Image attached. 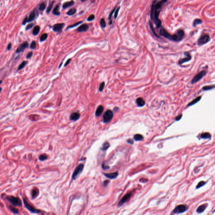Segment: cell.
Here are the masks:
<instances>
[{
  "instance_id": "obj_1",
  "label": "cell",
  "mask_w": 215,
  "mask_h": 215,
  "mask_svg": "<svg viewBox=\"0 0 215 215\" xmlns=\"http://www.w3.org/2000/svg\"><path fill=\"white\" fill-rule=\"evenodd\" d=\"M167 2V1H154L153 2L151 12V19L153 20L158 28L162 27L161 21L159 17L163 5Z\"/></svg>"
},
{
  "instance_id": "obj_2",
  "label": "cell",
  "mask_w": 215,
  "mask_h": 215,
  "mask_svg": "<svg viewBox=\"0 0 215 215\" xmlns=\"http://www.w3.org/2000/svg\"><path fill=\"white\" fill-rule=\"evenodd\" d=\"M7 199L14 206H21L22 205V202L19 197L9 196L7 197Z\"/></svg>"
},
{
  "instance_id": "obj_3",
  "label": "cell",
  "mask_w": 215,
  "mask_h": 215,
  "mask_svg": "<svg viewBox=\"0 0 215 215\" xmlns=\"http://www.w3.org/2000/svg\"><path fill=\"white\" fill-rule=\"evenodd\" d=\"M184 32L182 30H178L177 33L173 35V41L176 42L180 41L182 40L184 36Z\"/></svg>"
},
{
  "instance_id": "obj_4",
  "label": "cell",
  "mask_w": 215,
  "mask_h": 215,
  "mask_svg": "<svg viewBox=\"0 0 215 215\" xmlns=\"http://www.w3.org/2000/svg\"><path fill=\"white\" fill-rule=\"evenodd\" d=\"M39 13L36 8H35L30 12L29 17L27 18V23H30L32 21H35L38 17Z\"/></svg>"
},
{
  "instance_id": "obj_5",
  "label": "cell",
  "mask_w": 215,
  "mask_h": 215,
  "mask_svg": "<svg viewBox=\"0 0 215 215\" xmlns=\"http://www.w3.org/2000/svg\"><path fill=\"white\" fill-rule=\"evenodd\" d=\"M84 169V165L83 164H80L78 165L75 169L74 171L73 174H72V179L75 180L77 178V177L81 173Z\"/></svg>"
},
{
  "instance_id": "obj_6",
  "label": "cell",
  "mask_w": 215,
  "mask_h": 215,
  "mask_svg": "<svg viewBox=\"0 0 215 215\" xmlns=\"http://www.w3.org/2000/svg\"><path fill=\"white\" fill-rule=\"evenodd\" d=\"M206 74V71L203 70V71H201L199 73L197 74L195 76H194V77H193V79L192 80L191 83H192V84H194V83H195L199 81Z\"/></svg>"
},
{
  "instance_id": "obj_7",
  "label": "cell",
  "mask_w": 215,
  "mask_h": 215,
  "mask_svg": "<svg viewBox=\"0 0 215 215\" xmlns=\"http://www.w3.org/2000/svg\"><path fill=\"white\" fill-rule=\"evenodd\" d=\"M23 201L25 206L31 212L34 213H39L41 212L40 210L36 209L35 208V207H34L33 206L29 203L28 201L25 199H23Z\"/></svg>"
},
{
  "instance_id": "obj_8",
  "label": "cell",
  "mask_w": 215,
  "mask_h": 215,
  "mask_svg": "<svg viewBox=\"0 0 215 215\" xmlns=\"http://www.w3.org/2000/svg\"><path fill=\"white\" fill-rule=\"evenodd\" d=\"M113 117V113L110 110H107L103 116V121L105 123H108L111 121Z\"/></svg>"
},
{
  "instance_id": "obj_9",
  "label": "cell",
  "mask_w": 215,
  "mask_h": 215,
  "mask_svg": "<svg viewBox=\"0 0 215 215\" xmlns=\"http://www.w3.org/2000/svg\"><path fill=\"white\" fill-rule=\"evenodd\" d=\"M209 40H210V36L209 35L206 34V35H202L199 38L197 41V43L199 45H203L204 44L208 43Z\"/></svg>"
},
{
  "instance_id": "obj_10",
  "label": "cell",
  "mask_w": 215,
  "mask_h": 215,
  "mask_svg": "<svg viewBox=\"0 0 215 215\" xmlns=\"http://www.w3.org/2000/svg\"><path fill=\"white\" fill-rule=\"evenodd\" d=\"M187 210V207L185 205H180L176 207L172 212V215L175 214H179L185 212Z\"/></svg>"
},
{
  "instance_id": "obj_11",
  "label": "cell",
  "mask_w": 215,
  "mask_h": 215,
  "mask_svg": "<svg viewBox=\"0 0 215 215\" xmlns=\"http://www.w3.org/2000/svg\"><path fill=\"white\" fill-rule=\"evenodd\" d=\"M160 34L161 36H163L164 37L168 39L169 40H172L173 37V35H171L163 27H161L160 30Z\"/></svg>"
},
{
  "instance_id": "obj_12",
  "label": "cell",
  "mask_w": 215,
  "mask_h": 215,
  "mask_svg": "<svg viewBox=\"0 0 215 215\" xmlns=\"http://www.w3.org/2000/svg\"><path fill=\"white\" fill-rule=\"evenodd\" d=\"M184 55L185 56V57L184 58H181L179 61L178 63L179 65L182 64L183 63L189 61L192 59L191 56L188 52H184Z\"/></svg>"
},
{
  "instance_id": "obj_13",
  "label": "cell",
  "mask_w": 215,
  "mask_h": 215,
  "mask_svg": "<svg viewBox=\"0 0 215 215\" xmlns=\"http://www.w3.org/2000/svg\"><path fill=\"white\" fill-rule=\"evenodd\" d=\"M29 46V44L28 42L25 41L18 47L17 49L16 50V53H22L25 51V50Z\"/></svg>"
},
{
  "instance_id": "obj_14",
  "label": "cell",
  "mask_w": 215,
  "mask_h": 215,
  "mask_svg": "<svg viewBox=\"0 0 215 215\" xmlns=\"http://www.w3.org/2000/svg\"><path fill=\"white\" fill-rule=\"evenodd\" d=\"M131 196V193H128L127 194L125 195L121 199V200H120V202H119V204H118V206H119V207L122 206L125 202H126V201H128L130 199Z\"/></svg>"
},
{
  "instance_id": "obj_15",
  "label": "cell",
  "mask_w": 215,
  "mask_h": 215,
  "mask_svg": "<svg viewBox=\"0 0 215 215\" xmlns=\"http://www.w3.org/2000/svg\"><path fill=\"white\" fill-rule=\"evenodd\" d=\"M64 26L65 24L63 23L56 24L53 26V31L55 32H60Z\"/></svg>"
},
{
  "instance_id": "obj_16",
  "label": "cell",
  "mask_w": 215,
  "mask_h": 215,
  "mask_svg": "<svg viewBox=\"0 0 215 215\" xmlns=\"http://www.w3.org/2000/svg\"><path fill=\"white\" fill-rule=\"evenodd\" d=\"M88 29H89L88 25L85 24L80 26L77 29V31L79 32H84L87 31L88 30Z\"/></svg>"
},
{
  "instance_id": "obj_17",
  "label": "cell",
  "mask_w": 215,
  "mask_h": 215,
  "mask_svg": "<svg viewBox=\"0 0 215 215\" xmlns=\"http://www.w3.org/2000/svg\"><path fill=\"white\" fill-rule=\"evenodd\" d=\"M104 175L105 177H106L107 178H109L110 179H115L118 177V173L116 172L112 173L105 174Z\"/></svg>"
},
{
  "instance_id": "obj_18",
  "label": "cell",
  "mask_w": 215,
  "mask_h": 215,
  "mask_svg": "<svg viewBox=\"0 0 215 215\" xmlns=\"http://www.w3.org/2000/svg\"><path fill=\"white\" fill-rule=\"evenodd\" d=\"M80 115L79 113L75 112L72 113L70 116V119L72 121H77L80 118Z\"/></svg>"
},
{
  "instance_id": "obj_19",
  "label": "cell",
  "mask_w": 215,
  "mask_h": 215,
  "mask_svg": "<svg viewBox=\"0 0 215 215\" xmlns=\"http://www.w3.org/2000/svg\"><path fill=\"white\" fill-rule=\"evenodd\" d=\"M103 107L102 106H98V108L97 109L96 111L95 112V115L97 116H99L102 114V113L103 111Z\"/></svg>"
},
{
  "instance_id": "obj_20",
  "label": "cell",
  "mask_w": 215,
  "mask_h": 215,
  "mask_svg": "<svg viewBox=\"0 0 215 215\" xmlns=\"http://www.w3.org/2000/svg\"><path fill=\"white\" fill-rule=\"evenodd\" d=\"M75 4V2L74 1H70V2H66L65 3H63L62 6V7L63 9L68 8L69 7H72Z\"/></svg>"
},
{
  "instance_id": "obj_21",
  "label": "cell",
  "mask_w": 215,
  "mask_h": 215,
  "mask_svg": "<svg viewBox=\"0 0 215 215\" xmlns=\"http://www.w3.org/2000/svg\"><path fill=\"white\" fill-rule=\"evenodd\" d=\"M39 194V191L37 188H35L33 189L31 192V195L33 198H36L38 195Z\"/></svg>"
},
{
  "instance_id": "obj_22",
  "label": "cell",
  "mask_w": 215,
  "mask_h": 215,
  "mask_svg": "<svg viewBox=\"0 0 215 215\" xmlns=\"http://www.w3.org/2000/svg\"><path fill=\"white\" fill-rule=\"evenodd\" d=\"M59 4H58L56 6V7H55L53 10V11L52 13L53 14H54L55 15L59 16L60 15V12H59Z\"/></svg>"
},
{
  "instance_id": "obj_23",
  "label": "cell",
  "mask_w": 215,
  "mask_h": 215,
  "mask_svg": "<svg viewBox=\"0 0 215 215\" xmlns=\"http://www.w3.org/2000/svg\"><path fill=\"white\" fill-rule=\"evenodd\" d=\"M136 104L139 106L142 107L145 105V102L143 98H139L136 100Z\"/></svg>"
},
{
  "instance_id": "obj_24",
  "label": "cell",
  "mask_w": 215,
  "mask_h": 215,
  "mask_svg": "<svg viewBox=\"0 0 215 215\" xmlns=\"http://www.w3.org/2000/svg\"><path fill=\"white\" fill-rule=\"evenodd\" d=\"M207 206V204H205L203 205H201L197 208V212H198V213L203 212L205 210V209H206Z\"/></svg>"
},
{
  "instance_id": "obj_25",
  "label": "cell",
  "mask_w": 215,
  "mask_h": 215,
  "mask_svg": "<svg viewBox=\"0 0 215 215\" xmlns=\"http://www.w3.org/2000/svg\"><path fill=\"white\" fill-rule=\"evenodd\" d=\"M201 96L197 97V98H195L193 100V101H191V102L188 104L187 106H192V105H193L196 104L197 103L199 102V101H200V100L201 99Z\"/></svg>"
},
{
  "instance_id": "obj_26",
  "label": "cell",
  "mask_w": 215,
  "mask_h": 215,
  "mask_svg": "<svg viewBox=\"0 0 215 215\" xmlns=\"http://www.w3.org/2000/svg\"><path fill=\"white\" fill-rule=\"evenodd\" d=\"M40 26H35L34 28L33 31H32V34L34 35H35V36L37 35L38 34L39 32H40Z\"/></svg>"
},
{
  "instance_id": "obj_27",
  "label": "cell",
  "mask_w": 215,
  "mask_h": 215,
  "mask_svg": "<svg viewBox=\"0 0 215 215\" xmlns=\"http://www.w3.org/2000/svg\"><path fill=\"white\" fill-rule=\"evenodd\" d=\"M211 134L209 132L203 133L200 135V137L202 139H210L211 137Z\"/></svg>"
},
{
  "instance_id": "obj_28",
  "label": "cell",
  "mask_w": 215,
  "mask_h": 215,
  "mask_svg": "<svg viewBox=\"0 0 215 215\" xmlns=\"http://www.w3.org/2000/svg\"><path fill=\"white\" fill-rule=\"evenodd\" d=\"M214 88H215V85H207V86H204L202 88V90H204V91H207V90H212Z\"/></svg>"
},
{
  "instance_id": "obj_29",
  "label": "cell",
  "mask_w": 215,
  "mask_h": 215,
  "mask_svg": "<svg viewBox=\"0 0 215 215\" xmlns=\"http://www.w3.org/2000/svg\"><path fill=\"white\" fill-rule=\"evenodd\" d=\"M202 21L201 19H195L193 22V26L194 27H196L197 25L201 24L202 23Z\"/></svg>"
},
{
  "instance_id": "obj_30",
  "label": "cell",
  "mask_w": 215,
  "mask_h": 215,
  "mask_svg": "<svg viewBox=\"0 0 215 215\" xmlns=\"http://www.w3.org/2000/svg\"><path fill=\"white\" fill-rule=\"evenodd\" d=\"M83 22V21H80L79 22H77V23L74 24L73 25H70V26H68V27L66 28V30H68V29H69L72 28H74V27H76L77 26H78L79 25H80V24H81Z\"/></svg>"
},
{
  "instance_id": "obj_31",
  "label": "cell",
  "mask_w": 215,
  "mask_h": 215,
  "mask_svg": "<svg viewBox=\"0 0 215 215\" xmlns=\"http://www.w3.org/2000/svg\"><path fill=\"white\" fill-rule=\"evenodd\" d=\"M76 11L77 10H76L75 8H72V9H70L68 12H67L66 14L68 16L73 15L74 14H75L76 13Z\"/></svg>"
},
{
  "instance_id": "obj_32",
  "label": "cell",
  "mask_w": 215,
  "mask_h": 215,
  "mask_svg": "<svg viewBox=\"0 0 215 215\" xmlns=\"http://www.w3.org/2000/svg\"><path fill=\"white\" fill-rule=\"evenodd\" d=\"M134 139L136 141H141L143 139V137L142 135L139 134H136L134 136Z\"/></svg>"
},
{
  "instance_id": "obj_33",
  "label": "cell",
  "mask_w": 215,
  "mask_h": 215,
  "mask_svg": "<svg viewBox=\"0 0 215 215\" xmlns=\"http://www.w3.org/2000/svg\"><path fill=\"white\" fill-rule=\"evenodd\" d=\"M46 8V5L45 3H42L39 5V10L40 11H43Z\"/></svg>"
},
{
  "instance_id": "obj_34",
  "label": "cell",
  "mask_w": 215,
  "mask_h": 215,
  "mask_svg": "<svg viewBox=\"0 0 215 215\" xmlns=\"http://www.w3.org/2000/svg\"><path fill=\"white\" fill-rule=\"evenodd\" d=\"M54 2H54V1H52V2H51V3L49 4V5L48 6V8H47V9L46 13L47 14H49L50 13V11L53 8V5Z\"/></svg>"
},
{
  "instance_id": "obj_35",
  "label": "cell",
  "mask_w": 215,
  "mask_h": 215,
  "mask_svg": "<svg viewBox=\"0 0 215 215\" xmlns=\"http://www.w3.org/2000/svg\"><path fill=\"white\" fill-rule=\"evenodd\" d=\"M48 34L44 33L43 34V35H42L40 37V41L42 42L46 40L47 37H48Z\"/></svg>"
},
{
  "instance_id": "obj_36",
  "label": "cell",
  "mask_w": 215,
  "mask_h": 215,
  "mask_svg": "<svg viewBox=\"0 0 215 215\" xmlns=\"http://www.w3.org/2000/svg\"><path fill=\"white\" fill-rule=\"evenodd\" d=\"M26 64H27V62L26 61H23L19 65V66L18 70H20L22 69L25 66Z\"/></svg>"
},
{
  "instance_id": "obj_37",
  "label": "cell",
  "mask_w": 215,
  "mask_h": 215,
  "mask_svg": "<svg viewBox=\"0 0 215 215\" xmlns=\"http://www.w3.org/2000/svg\"><path fill=\"white\" fill-rule=\"evenodd\" d=\"M115 10H116V8H114L113 9H112L111 12H110V14H109V17H108V19H109V21L110 25H111L112 24V21L111 20V17H112V15H113V13L115 12Z\"/></svg>"
},
{
  "instance_id": "obj_38",
  "label": "cell",
  "mask_w": 215,
  "mask_h": 215,
  "mask_svg": "<svg viewBox=\"0 0 215 215\" xmlns=\"http://www.w3.org/2000/svg\"><path fill=\"white\" fill-rule=\"evenodd\" d=\"M109 144L108 142H106L103 145V146L101 149L103 151H106L107 149H108V148L109 147Z\"/></svg>"
},
{
  "instance_id": "obj_39",
  "label": "cell",
  "mask_w": 215,
  "mask_h": 215,
  "mask_svg": "<svg viewBox=\"0 0 215 215\" xmlns=\"http://www.w3.org/2000/svg\"><path fill=\"white\" fill-rule=\"evenodd\" d=\"M100 25H101V27L103 28H105L106 26V22H105V20L103 18H102L101 19V21H100Z\"/></svg>"
},
{
  "instance_id": "obj_40",
  "label": "cell",
  "mask_w": 215,
  "mask_h": 215,
  "mask_svg": "<svg viewBox=\"0 0 215 215\" xmlns=\"http://www.w3.org/2000/svg\"><path fill=\"white\" fill-rule=\"evenodd\" d=\"M47 159H48L47 156L46 155H45L44 154L40 155V156H39V160H40V161H43L46 160Z\"/></svg>"
},
{
  "instance_id": "obj_41",
  "label": "cell",
  "mask_w": 215,
  "mask_h": 215,
  "mask_svg": "<svg viewBox=\"0 0 215 215\" xmlns=\"http://www.w3.org/2000/svg\"><path fill=\"white\" fill-rule=\"evenodd\" d=\"M36 45H37V44H36V41H33L31 43L30 48L32 50H33V49H35L36 48Z\"/></svg>"
},
{
  "instance_id": "obj_42",
  "label": "cell",
  "mask_w": 215,
  "mask_h": 215,
  "mask_svg": "<svg viewBox=\"0 0 215 215\" xmlns=\"http://www.w3.org/2000/svg\"><path fill=\"white\" fill-rule=\"evenodd\" d=\"M10 209L12 212H13L15 214H19V211L17 209L14 208V207L10 206Z\"/></svg>"
},
{
  "instance_id": "obj_43",
  "label": "cell",
  "mask_w": 215,
  "mask_h": 215,
  "mask_svg": "<svg viewBox=\"0 0 215 215\" xmlns=\"http://www.w3.org/2000/svg\"><path fill=\"white\" fill-rule=\"evenodd\" d=\"M205 182H204V181H201V182H200L198 184L197 186V187H196V188L198 189V188H200V187H202L205 184Z\"/></svg>"
},
{
  "instance_id": "obj_44",
  "label": "cell",
  "mask_w": 215,
  "mask_h": 215,
  "mask_svg": "<svg viewBox=\"0 0 215 215\" xmlns=\"http://www.w3.org/2000/svg\"><path fill=\"white\" fill-rule=\"evenodd\" d=\"M105 83L104 82H103V83H101L100 84L99 88V90L100 91L102 92L103 90V89H104V88L105 87Z\"/></svg>"
},
{
  "instance_id": "obj_45",
  "label": "cell",
  "mask_w": 215,
  "mask_h": 215,
  "mask_svg": "<svg viewBox=\"0 0 215 215\" xmlns=\"http://www.w3.org/2000/svg\"><path fill=\"white\" fill-rule=\"evenodd\" d=\"M95 19V16L93 14H92L87 19V20L88 21H91Z\"/></svg>"
},
{
  "instance_id": "obj_46",
  "label": "cell",
  "mask_w": 215,
  "mask_h": 215,
  "mask_svg": "<svg viewBox=\"0 0 215 215\" xmlns=\"http://www.w3.org/2000/svg\"><path fill=\"white\" fill-rule=\"evenodd\" d=\"M34 26V24L33 23L30 24L29 25H27V26L26 27L25 30H28L31 29Z\"/></svg>"
},
{
  "instance_id": "obj_47",
  "label": "cell",
  "mask_w": 215,
  "mask_h": 215,
  "mask_svg": "<svg viewBox=\"0 0 215 215\" xmlns=\"http://www.w3.org/2000/svg\"><path fill=\"white\" fill-rule=\"evenodd\" d=\"M32 55H33V52L32 51L30 52H29V53L27 54V55L26 56V58H27V59H29V58H30L32 56Z\"/></svg>"
},
{
  "instance_id": "obj_48",
  "label": "cell",
  "mask_w": 215,
  "mask_h": 215,
  "mask_svg": "<svg viewBox=\"0 0 215 215\" xmlns=\"http://www.w3.org/2000/svg\"><path fill=\"white\" fill-rule=\"evenodd\" d=\"M120 7H119V8H118L116 10V12H115V14L114 15V18L115 19H116V18H117V16H118V13H119V9H120Z\"/></svg>"
},
{
  "instance_id": "obj_49",
  "label": "cell",
  "mask_w": 215,
  "mask_h": 215,
  "mask_svg": "<svg viewBox=\"0 0 215 215\" xmlns=\"http://www.w3.org/2000/svg\"><path fill=\"white\" fill-rule=\"evenodd\" d=\"M150 22V27H151V30H152V31L153 32V33L154 34V35H156V36H157V37H159L158 36H157V35L156 34V33L155 32L154 30V29H153V25H152V23H151V22Z\"/></svg>"
},
{
  "instance_id": "obj_50",
  "label": "cell",
  "mask_w": 215,
  "mask_h": 215,
  "mask_svg": "<svg viewBox=\"0 0 215 215\" xmlns=\"http://www.w3.org/2000/svg\"><path fill=\"white\" fill-rule=\"evenodd\" d=\"M27 18H28V17H26L25 18V19H24L23 21V22H22V25H25L27 23Z\"/></svg>"
},
{
  "instance_id": "obj_51",
  "label": "cell",
  "mask_w": 215,
  "mask_h": 215,
  "mask_svg": "<svg viewBox=\"0 0 215 215\" xmlns=\"http://www.w3.org/2000/svg\"><path fill=\"white\" fill-rule=\"evenodd\" d=\"M182 114L179 115V116H177V117H176V118H175V120H176V121H179V120H180V119L182 118Z\"/></svg>"
},
{
  "instance_id": "obj_52",
  "label": "cell",
  "mask_w": 215,
  "mask_h": 215,
  "mask_svg": "<svg viewBox=\"0 0 215 215\" xmlns=\"http://www.w3.org/2000/svg\"><path fill=\"white\" fill-rule=\"evenodd\" d=\"M71 59L70 58V59H68L66 61V63H65L64 67H66L67 65H68V64L70 63V62H71Z\"/></svg>"
},
{
  "instance_id": "obj_53",
  "label": "cell",
  "mask_w": 215,
  "mask_h": 215,
  "mask_svg": "<svg viewBox=\"0 0 215 215\" xmlns=\"http://www.w3.org/2000/svg\"><path fill=\"white\" fill-rule=\"evenodd\" d=\"M12 45L11 43H9V44H8L7 46V50H11V49H12Z\"/></svg>"
},
{
  "instance_id": "obj_54",
  "label": "cell",
  "mask_w": 215,
  "mask_h": 215,
  "mask_svg": "<svg viewBox=\"0 0 215 215\" xmlns=\"http://www.w3.org/2000/svg\"><path fill=\"white\" fill-rule=\"evenodd\" d=\"M127 142L128 143H129V144H133L134 142H133V140L132 139H129L127 140Z\"/></svg>"
},
{
  "instance_id": "obj_55",
  "label": "cell",
  "mask_w": 215,
  "mask_h": 215,
  "mask_svg": "<svg viewBox=\"0 0 215 215\" xmlns=\"http://www.w3.org/2000/svg\"><path fill=\"white\" fill-rule=\"evenodd\" d=\"M108 183H109V181H105L104 182H103V184H104V185L106 186H107Z\"/></svg>"
},
{
  "instance_id": "obj_56",
  "label": "cell",
  "mask_w": 215,
  "mask_h": 215,
  "mask_svg": "<svg viewBox=\"0 0 215 215\" xmlns=\"http://www.w3.org/2000/svg\"><path fill=\"white\" fill-rule=\"evenodd\" d=\"M62 64H63V62H62V63H61V64H60L59 66V68H61V66H62Z\"/></svg>"
},
{
  "instance_id": "obj_57",
  "label": "cell",
  "mask_w": 215,
  "mask_h": 215,
  "mask_svg": "<svg viewBox=\"0 0 215 215\" xmlns=\"http://www.w3.org/2000/svg\"><path fill=\"white\" fill-rule=\"evenodd\" d=\"M86 1H82V0L81 1V2H86Z\"/></svg>"
}]
</instances>
